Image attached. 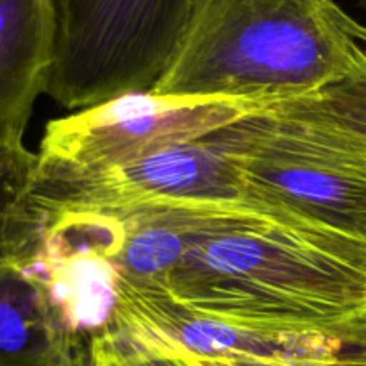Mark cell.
<instances>
[{"label": "cell", "instance_id": "8", "mask_svg": "<svg viewBox=\"0 0 366 366\" xmlns=\"http://www.w3.org/2000/svg\"><path fill=\"white\" fill-rule=\"evenodd\" d=\"M111 213L122 224V247L114 257L120 279L139 288H159L195 247L250 220L318 229L299 218L254 206H149ZM324 231V229H320Z\"/></svg>", "mask_w": 366, "mask_h": 366}, {"label": "cell", "instance_id": "14", "mask_svg": "<svg viewBox=\"0 0 366 366\" xmlns=\"http://www.w3.org/2000/svg\"><path fill=\"white\" fill-rule=\"evenodd\" d=\"M239 366H366V347L349 350L340 356L332 357V360L325 361H313V363H290V365H279V363H236Z\"/></svg>", "mask_w": 366, "mask_h": 366}, {"label": "cell", "instance_id": "11", "mask_svg": "<svg viewBox=\"0 0 366 366\" xmlns=\"http://www.w3.org/2000/svg\"><path fill=\"white\" fill-rule=\"evenodd\" d=\"M36 163L24 143L0 147V267L18 264L31 239L27 199Z\"/></svg>", "mask_w": 366, "mask_h": 366}, {"label": "cell", "instance_id": "6", "mask_svg": "<svg viewBox=\"0 0 366 366\" xmlns=\"http://www.w3.org/2000/svg\"><path fill=\"white\" fill-rule=\"evenodd\" d=\"M29 200L43 209L77 211H127L181 204L254 206L297 218L256 195L242 170L207 138L95 172L36 170Z\"/></svg>", "mask_w": 366, "mask_h": 366}, {"label": "cell", "instance_id": "3", "mask_svg": "<svg viewBox=\"0 0 366 366\" xmlns=\"http://www.w3.org/2000/svg\"><path fill=\"white\" fill-rule=\"evenodd\" d=\"M207 142L264 202L366 243V149L310 97L270 104Z\"/></svg>", "mask_w": 366, "mask_h": 366}, {"label": "cell", "instance_id": "10", "mask_svg": "<svg viewBox=\"0 0 366 366\" xmlns=\"http://www.w3.org/2000/svg\"><path fill=\"white\" fill-rule=\"evenodd\" d=\"M68 343L39 282L16 264L0 267V366H46Z\"/></svg>", "mask_w": 366, "mask_h": 366}, {"label": "cell", "instance_id": "7", "mask_svg": "<svg viewBox=\"0 0 366 366\" xmlns=\"http://www.w3.org/2000/svg\"><path fill=\"white\" fill-rule=\"evenodd\" d=\"M113 335L150 352L231 363H313L366 347V325L327 332L238 324L197 313L161 290L122 279Z\"/></svg>", "mask_w": 366, "mask_h": 366}, {"label": "cell", "instance_id": "1", "mask_svg": "<svg viewBox=\"0 0 366 366\" xmlns=\"http://www.w3.org/2000/svg\"><path fill=\"white\" fill-rule=\"evenodd\" d=\"M157 290L188 310L238 324L350 331L366 325V243L243 222L195 247Z\"/></svg>", "mask_w": 366, "mask_h": 366}, {"label": "cell", "instance_id": "5", "mask_svg": "<svg viewBox=\"0 0 366 366\" xmlns=\"http://www.w3.org/2000/svg\"><path fill=\"white\" fill-rule=\"evenodd\" d=\"M267 106L254 100L127 93L49 122L36 170L81 174L131 163L206 139Z\"/></svg>", "mask_w": 366, "mask_h": 366}, {"label": "cell", "instance_id": "13", "mask_svg": "<svg viewBox=\"0 0 366 366\" xmlns=\"http://www.w3.org/2000/svg\"><path fill=\"white\" fill-rule=\"evenodd\" d=\"M106 338L109 342L111 349H113L114 356L118 357V361L124 366H188L184 361L179 360V357H172L167 356V354L150 352V350L139 349V347L118 338L113 332L106 335Z\"/></svg>", "mask_w": 366, "mask_h": 366}, {"label": "cell", "instance_id": "4", "mask_svg": "<svg viewBox=\"0 0 366 366\" xmlns=\"http://www.w3.org/2000/svg\"><path fill=\"white\" fill-rule=\"evenodd\" d=\"M192 0H54L56 50L45 93L86 109L152 92L179 45Z\"/></svg>", "mask_w": 366, "mask_h": 366}, {"label": "cell", "instance_id": "18", "mask_svg": "<svg viewBox=\"0 0 366 366\" xmlns=\"http://www.w3.org/2000/svg\"><path fill=\"white\" fill-rule=\"evenodd\" d=\"M361 6H363V7H366V0H363V2H361Z\"/></svg>", "mask_w": 366, "mask_h": 366}, {"label": "cell", "instance_id": "9", "mask_svg": "<svg viewBox=\"0 0 366 366\" xmlns=\"http://www.w3.org/2000/svg\"><path fill=\"white\" fill-rule=\"evenodd\" d=\"M54 0H0V147L24 143L56 50Z\"/></svg>", "mask_w": 366, "mask_h": 366}, {"label": "cell", "instance_id": "15", "mask_svg": "<svg viewBox=\"0 0 366 366\" xmlns=\"http://www.w3.org/2000/svg\"><path fill=\"white\" fill-rule=\"evenodd\" d=\"M46 366H93L92 345L68 343Z\"/></svg>", "mask_w": 366, "mask_h": 366}, {"label": "cell", "instance_id": "16", "mask_svg": "<svg viewBox=\"0 0 366 366\" xmlns=\"http://www.w3.org/2000/svg\"><path fill=\"white\" fill-rule=\"evenodd\" d=\"M92 360L93 366H124L118 361V357L114 356L113 349H111L106 336L97 338L95 342L92 343Z\"/></svg>", "mask_w": 366, "mask_h": 366}, {"label": "cell", "instance_id": "12", "mask_svg": "<svg viewBox=\"0 0 366 366\" xmlns=\"http://www.w3.org/2000/svg\"><path fill=\"white\" fill-rule=\"evenodd\" d=\"M310 99L366 149V54L352 74Z\"/></svg>", "mask_w": 366, "mask_h": 366}, {"label": "cell", "instance_id": "2", "mask_svg": "<svg viewBox=\"0 0 366 366\" xmlns=\"http://www.w3.org/2000/svg\"><path fill=\"white\" fill-rule=\"evenodd\" d=\"M366 27L335 0H192L157 95L282 102L352 74Z\"/></svg>", "mask_w": 366, "mask_h": 366}, {"label": "cell", "instance_id": "17", "mask_svg": "<svg viewBox=\"0 0 366 366\" xmlns=\"http://www.w3.org/2000/svg\"><path fill=\"white\" fill-rule=\"evenodd\" d=\"M174 357V356H172ZM188 366H239L231 361H211V360H195V357H179Z\"/></svg>", "mask_w": 366, "mask_h": 366}]
</instances>
